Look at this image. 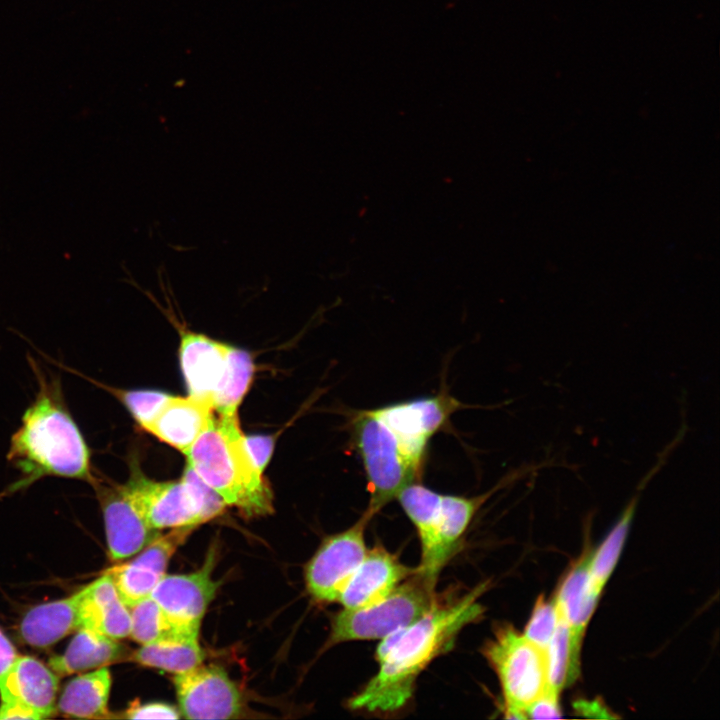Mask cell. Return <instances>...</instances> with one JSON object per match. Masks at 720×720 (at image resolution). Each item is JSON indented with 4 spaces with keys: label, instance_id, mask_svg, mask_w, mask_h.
Listing matches in <instances>:
<instances>
[{
    "label": "cell",
    "instance_id": "ac0fdd59",
    "mask_svg": "<svg viewBox=\"0 0 720 720\" xmlns=\"http://www.w3.org/2000/svg\"><path fill=\"white\" fill-rule=\"evenodd\" d=\"M88 584L75 593L30 609L19 626L22 640L35 648H47L79 629L80 605Z\"/></svg>",
    "mask_w": 720,
    "mask_h": 720
},
{
    "label": "cell",
    "instance_id": "83f0119b",
    "mask_svg": "<svg viewBox=\"0 0 720 720\" xmlns=\"http://www.w3.org/2000/svg\"><path fill=\"white\" fill-rule=\"evenodd\" d=\"M125 718L129 719H178L179 711L166 703L150 702L140 703L138 700L123 712Z\"/></svg>",
    "mask_w": 720,
    "mask_h": 720
},
{
    "label": "cell",
    "instance_id": "4dcf8cb0",
    "mask_svg": "<svg viewBox=\"0 0 720 720\" xmlns=\"http://www.w3.org/2000/svg\"><path fill=\"white\" fill-rule=\"evenodd\" d=\"M7 719L41 720L45 718L41 713L27 706L0 701V720Z\"/></svg>",
    "mask_w": 720,
    "mask_h": 720
},
{
    "label": "cell",
    "instance_id": "7c38bea8",
    "mask_svg": "<svg viewBox=\"0 0 720 720\" xmlns=\"http://www.w3.org/2000/svg\"><path fill=\"white\" fill-rule=\"evenodd\" d=\"M103 513L108 555L113 561L129 558L160 536L141 518L121 484L99 476L92 486Z\"/></svg>",
    "mask_w": 720,
    "mask_h": 720
},
{
    "label": "cell",
    "instance_id": "4316f807",
    "mask_svg": "<svg viewBox=\"0 0 720 720\" xmlns=\"http://www.w3.org/2000/svg\"><path fill=\"white\" fill-rule=\"evenodd\" d=\"M559 619L555 598L551 601L540 598L535 605L523 635L540 649L546 650Z\"/></svg>",
    "mask_w": 720,
    "mask_h": 720
},
{
    "label": "cell",
    "instance_id": "ba28073f",
    "mask_svg": "<svg viewBox=\"0 0 720 720\" xmlns=\"http://www.w3.org/2000/svg\"><path fill=\"white\" fill-rule=\"evenodd\" d=\"M498 675L508 718H525L526 709L548 691L545 650L511 627L500 629L483 648Z\"/></svg>",
    "mask_w": 720,
    "mask_h": 720
},
{
    "label": "cell",
    "instance_id": "8fae6325",
    "mask_svg": "<svg viewBox=\"0 0 720 720\" xmlns=\"http://www.w3.org/2000/svg\"><path fill=\"white\" fill-rule=\"evenodd\" d=\"M216 553L215 546L210 547L204 563L194 572L165 574L150 594L170 618L196 631L219 586L212 578Z\"/></svg>",
    "mask_w": 720,
    "mask_h": 720
},
{
    "label": "cell",
    "instance_id": "6da1fadb",
    "mask_svg": "<svg viewBox=\"0 0 720 720\" xmlns=\"http://www.w3.org/2000/svg\"><path fill=\"white\" fill-rule=\"evenodd\" d=\"M462 407L451 394L440 391L353 414L351 434L366 474L369 515L420 482L430 440Z\"/></svg>",
    "mask_w": 720,
    "mask_h": 720
},
{
    "label": "cell",
    "instance_id": "d4e9b609",
    "mask_svg": "<svg viewBox=\"0 0 720 720\" xmlns=\"http://www.w3.org/2000/svg\"><path fill=\"white\" fill-rule=\"evenodd\" d=\"M580 643L560 618L545 650L549 691L559 695L560 691L575 679Z\"/></svg>",
    "mask_w": 720,
    "mask_h": 720
},
{
    "label": "cell",
    "instance_id": "e0dca14e",
    "mask_svg": "<svg viewBox=\"0 0 720 720\" xmlns=\"http://www.w3.org/2000/svg\"><path fill=\"white\" fill-rule=\"evenodd\" d=\"M213 407L194 397L171 396L146 431L186 453L214 419Z\"/></svg>",
    "mask_w": 720,
    "mask_h": 720
},
{
    "label": "cell",
    "instance_id": "7a4b0ae2",
    "mask_svg": "<svg viewBox=\"0 0 720 720\" xmlns=\"http://www.w3.org/2000/svg\"><path fill=\"white\" fill-rule=\"evenodd\" d=\"M37 380L34 400L10 439L7 460L19 477L6 489L11 495L47 476L82 480L94 485L99 478L91 451L66 404L59 376L28 357Z\"/></svg>",
    "mask_w": 720,
    "mask_h": 720
},
{
    "label": "cell",
    "instance_id": "52a82bcc",
    "mask_svg": "<svg viewBox=\"0 0 720 720\" xmlns=\"http://www.w3.org/2000/svg\"><path fill=\"white\" fill-rule=\"evenodd\" d=\"M434 589L416 568L409 580L405 579L381 600L338 612L332 620L328 643L382 639L413 624L438 602Z\"/></svg>",
    "mask_w": 720,
    "mask_h": 720
},
{
    "label": "cell",
    "instance_id": "f1b7e54d",
    "mask_svg": "<svg viewBox=\"0 0 720 720\" xmlns=\"http://www.w3.org/2000/svg\"><path fill=\"white\" fill-rule=\"evenodd\" d=\"M247 449L257 467L263 473L274 450V437L270 435L245 436Z\"/></svg>",
    "mask_w": 720,
    "mask_h": 720
},
{
    "label": "cell",
    "instance_id": "9a60e30c",
    "mask_svg": "<svg viewBox=\"0 0 720 720\" xmlns=\"http://www.w3.org/2000/svg\"><path fill=\"white\" fill-rule=\"evenodd\" d=\"M415 571L385 548L375 546L367 551L337 601L346 609L366 607L387 596Z\"/></svg>",
    "mask_w": 720,
    "mask_h": 720
},
{
    "label": "cell",
    "instance_id": "f546056e",
    "mask_svg": "<svg viewBox=\"0 0 720 720\" xmlns=\"http://www.w3.org/2000/svg\"><path fill=\"white\" fill-rule=\"evenodd\" d=\"M561 717L558 694L549 690L533 702L525 711V718L556 719Z\"/></svg>",
    "mask_w": 720,
    "mask_h": 720
},
{
    "label": "cell",
    "instance_id": "1f68e13d",
    "mask_svg": "<svg viewBox=\"0 0 720 720\" xmlns=\"http://www.w3.org/2000/svg\"><path fill=\"white\" fill-rule=\"evenodd\" d=\"M16 656L15 647L0 629V673L6 669Z\"/></svg>",
    "mask_w": 720,
    "mask_h": 720
},
{
    "label": "cell",
    "instance_id": "44dd1931",
    "mask_svg": "<svg viewBox=\"0 0 720 720\" xmlns=\"http://www.w3.org/2000/svg\"><path fill=\"white\" fill-rule=\"evenodd\" d=\"M111 685V674L106 666L80 673L64 687L57 700L56 711L75 718L111 717L108 710Z\"/></svg>",
    "mask_w": 720,
    "mask_h": 720
},
{
    "label": "cell",
    "instance_id": "484cf974",
    "mask_svg": "<svg viewBox=\"0 0 720 720\" xmlns=\"http://www.w3.org/2000/svg\"><path fill=\"white\" fill-rule=\"evenodd\" d=\"M636 501L626 507L623 515L611 530L607 538L589 558V573L594 585L602 591L621 554L630 523L635 511Z\"/></svg>",
    "mask_w": 720,
    "mask_h": 720
},
{
    "label": "cell",
    "instance_id": "30bf717a",
    "mask_svg": "<svg viewBox=\"0 0 720 720\" xmlns=\"http://www.w3.org/2000/svg\"><path fill=\"white\" fill-rule=\"evenodd\" d=\"M179 712L187 719H231L242 710V696L227 672L216 665H198L175 674Z\"/></svg>",
    "mask_w": 720,
    "mask_h": 720
},
{
    "label": "cell",
    "instance_id": "2e32d148",
    "mask_svg": "<svg viewBox=\"0 0 720 720\" xmlns=\"http://www.w3.org/2000/svg\"><path fill=\"white\" fill-rule=\"evenodd\" d=\"M440 494L416 482L404 488L397 497L420 539L421 562L417 571L433 587L444 567L439 554Z\"/></svg>",
    "mask_w": 720,
    "mask_h": 720
},
{
    "label": "cell",
    "instance_id": "4fadbf2b",
    "mask_svg": "<svg viewBox=\"0 0 720 720\" xmlns=\"http://www.w3.org/2000/svg\"><path fill=\"white\" fill-rule=\"evenodd\" d=\"M194 528H174L168 534L160 535L150 542L134 559L105 571L128 607L150 596L166 574L171 557Z\"/></svg>",
    "mask_w": 720,
    "mask_h": 720
},
{
    "label": "cell",
    "instance_id": "8992f818",
    "mask_svg": "<svg viewBox=\"0 0 720 720\" xmlns=\"http://www.w3.org/2000/svg\"><path fill=\"white\" fill-rule=\"evenodd\" d=\"M121 487L144 522L156 530L196 527L221 514L226 505L188 465L178 481H155L132 461Z\"/></svg>",
    "mask_w": 720,
    "mask_h": 720
},
{
    "label": "cell",
    "instance_id": "277c9868",
    "mask_svg": "<svg viewBox=\"0 0 720 720\" xmlns=\"http://www.w3.org/2000/svg\"><path fill=\"white\" fill-rule=\"evenodd\" d=\"M185 455L187 465L226 505L248 518L272 513V491L249 454L238 414L214 417Z\"/></svg>",
    "mask_w": 720,
    "mask_h": 720
},
{
    "label": "cell",
    "instance_id": "3957f363",
    "mask_svg": "<svg viewBox=\"0 0 720 720\" xmlns=\"http://www.w3.org/2000/svg\"><path fill=\"white\" fill-rule=\"evenodd\" d=\"M485 589L481 584L454 601L437 602L413 624L382 638L376 651L379 670L348 706L368 712H393L403 707L426 666L453 646L465 626L480 618L483 606L478 599Z\"/></svg>",
    "mask_w": 720,
    "mask_h": 720
},
{
    "label": "cell",
    "instance_id": "603a6c76",
    "mask_svg": "<svg viewBox=\"0 0 720 720\" xmlns=\"http://www.w3.org/2000/svg\"><path fill=\"white\" fill-rule=\"evenodd\" d=\"M129 609L131 614L129 636L141 645L198 638L199 631L175 622L151 596L143 598Z\"/></svg>",
    "mask_w": 720,
    "mask_h": 720
},
{
    "label": "cell",
    "instance_id": "5b68a950",
    "mask_svg": "<svg viewBox=\"0 0 720 720\" xmlns=\"http://www.w3.org/2000/svg\"><path fill=\"white\" fill-rule=\"evenodd\" d=\"M179 361L189 396L209 403L217 415L237 414L254 372L247 351L183 330Z\"/></svg>",
    "mask_w": 720,
    "mask_h": 720
},
{
    "label": "cell",
    "instance_id": "cb8c5ba5",
    "mask_svg": "<svg viewBox=\"0 0 720 720\" xmlns=\"http://www.w3.org/2000/svg\"><path fill=\"white\" fill-rule=\"evenodd\" d=\"M129 660L142 666L179 674L202 664L204 652L198 638H193L142 645L129 655Z\"/></svg>",
    "mask_w": 720,
    "mask_h": 720
},
{
    "label": "cell",
    "instance_id": "7402d4cb",
    "mask_svg": "<svg viewBox=\"0 0 720 720\" xmlns=\"http://www.w3.org/2000/svg\"><path fill=\"white\" fill-rule=\"evenodd\" d=\"M589 558L578 563L561 584L555 602L572 636L581 641L601 594L589 573Z\"/></svg>",
    "mask_w": 720,
    "mask_h": 720
},
{
    "label": "cell",
    "instance_id": "d6986e66",
    "mask_svg": "<svg viewBox=\"0 0 720 720\" xmlns=\"http://www.w3.org/2000/svg\"><path fill=\"white\" fill-rule=\"evenodd\" d=\"M81 627L116 640L128 637L130 634V609L105 572L88 583V589L80 605L79 628Z\"/></svg>",
    "mask_w": 720,
    "mask_h": 720
},
{
    "label": "cell",
    "instance_id": "5bb4252c",
    "mask_svg": "<svg viewBox=\"0 0 720 720\" xmlns=\"http://www.w3.org/2000/svg\"><path fill=\"white\" fill-rule=\"evenodd\" d=\"M59 676L40 660L18 655L0 673V701L14 702L41 713L56 712Z\"/></svg>",
    "mask_w": 720,
    "mask_h": 720
},
{
    "label": "cell",
    "instance_id": "9c48e42d",
    "mask_svg": "<svg viewBox=\"0 0 720 720\" xmlns=\"http://www.w3.org/2000/svg\"><path fill=\"white\" fill-rule=\"evenodd\" d=\"M372 516L366 511L348 529L326 537L305 568L306 588L318 602H335L368 551L364 532Z\"/></svg>",
    "mask_w": 720,
    "mask_h": 720
},
{
    "label": "cell",
    "instance_id": "ffe728a7",
    "mask_svg": "<svg viewBox=\"0 0 720 720\" xmlns=\"http://www.w3.org/2000/svg\"><path fill=\"white\" fill-rule=\"evenodd\" d=\"M125 647L112 639L88 628H79L66 650L52 656L48 666L59 677L88 672L120 661Z\"/></svg>",
    "mask_w": 720,
    "mask_h": 720
}]
</instances>
